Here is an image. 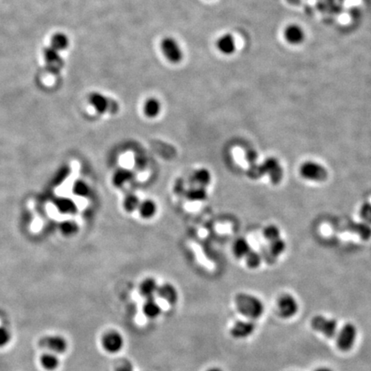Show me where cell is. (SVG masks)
I'll return each mask as SVG.
<instances>
[{
	"mask_svg": "<svg viewBox=\"0 0 371 371\" xmlns=\"http://www.w3.org/2000/svg\"><path fill=\"white\" fill-rule=\"evenodd\" d=\"M234 305L241 315L252 321L260 318L265 312L263 301L251 294H238L234 297Z\"/></svg>",
	"mask_w": 371,
	"mask_h": 371,
	"instance_id": "1",
	"label": "cell"
},
{
	"mask_svg": "<svg viewBox=\"0 0 371 371\" xmlns=\"http://www.w3.org/2000/svg\"><path fill=\"white\" fill-rule=\"evenodd\" d=\"M357 329L354 324H345L337 332V346L342 352H348L354 346L357 341Z\"/></svg>",
	"mask_w": 371,
	"mask_h": 371,
	"instance_id": "2",
	"label": "cell"
},
{
	"mask_svg": "<svg viewBox=\"0 0 371 371\" xmlns=\"http://www.w3.org/2000/svg\"><path fill=\"white\" fill-rule=\"evenodd\" d=\"M311 327L327 338H334L338 332V321L324 316H316L311 320Z\"/></svg>",
	"mask_w": 371,
	"mask_h": 371,
	"instance_id": "3",
	"label": "cell"
},
{
	"mask_svg": "<svg viewBox=\"0 0 371 371\" xmlns=\"http://www.w3.org/2000/svg\"><path fill=\"white\" fill-rule=\"evenodd\" d=\"M161 50L165 58L172 64H178L183 59L181 46L172 37H165L161 42Z\"/></svg>",
	"mask_w": 371,
	"mask_h": 371,
	"instance_id": "4",
	"label": "cell"
},
{
	"mask_svg": "<svg viewBox=\"0 0 371 371\" xmlns=\"http://www.w3.org/2000/svg\"><path fill=\"white\" fill-rule=\"evenodd\" d=\"M89 104L99 114H105L107 112L115 113L118 111V104L115 100L107 97L102 93L92 92L89 95Z\"/></svg>",
	"mask_w": 371,
	"mask_h": 371,
	"instance_id": "5",
	"label": "cell"
},
{
	"mask_svg": "<svg viewBox=\"0 0 371 371\" xmlns=\"http://www.w3.org/2000/svg\"><path fill=\"white\" fill-rule=\"evenodd\" d=\"M299 172L301 177L312 182H322L327 177V170L314 162H306L301 164Z\"/></svg>",
	"mask_w": 371,
	"mask_h": 371,
	"instance_id": "6",
	"label": "cell"
},
{
	"mask_svg": "<svg viewBox=\"0 0 371 371\" xmlns=\"http://www.w3.org/2000/svg\"><path fill=\"white\" fill-rule=\"evenodd\" d=\"M125 345V340L122 334L118 331L112 330L105 332L102 337V346L107 352L115 354L122 350Z\"/></svg>",
	"mask_w": 371,
	"mask_h": 371,
	"instance_id": "7",
	"label": "cell"
},
{
	"mask_svg": "<svg viewBox=\"0 0 371 371\" xmlns=\"http://www.w3.org/2000/svg\"><path fill=\"white\" fill-rule=\"evenodd\" d=\"M278 310L282 318H292L298 312V301L292 295L284 294L278 300Z\"/></svg>",
	"mask_w": 371,
	"mask_h": 371,
	"instance_id": "8",
	"label": "cell"
},
{
	"mask_svg": "<svg viewBox=\"0 0 371 371\" xmlns=\"http://www.w3.org/2000/svg\"><path fill=\"white\" fill-rule=\"evenodd\" d=\"M43 57L46 68L48 73H52L53 75L60 73L64 67V63L61 56L59 55V52L49 46L44 48Z\"/></svg>",
	"mask_w": 371,
	"mask_h": 371,
	"instance_id": "9",
	"label": "cell"
},
{
	"mask_svg": "<svg viewBox=\"0 0 371 371\" xmlns=\"http://www.w3.org/2000/svg\"><path fill=\"white\" fill-rule=\"evenodd\" d=\"M40 346L48 349L53 353L62 354L66 352L68 343L66 340L60 335H49L45 336L39 342Z\"/></svg>",
	"mask_w": 371,
	"mask_h": 371,
	"instance_id": "10",
	"label": "cell"
},
{
	"mask_svg": "<svg viewBox=\"0 0 371 371\" xmlns=\"http://www.w3.org/2000/svg\"><path fill=\"white\" fill-rule=\"evenodd\" d=\"M256 329V325L252 320L249 321H238L230 328L232 337L238 340L249 338Z\"/></svg>",
	"mask_w": 371,
	"mask_h": 371,
	"instance_id": "11",
	"label": "cell"
},
{
	"mask_svg": "<svg viewBox=\"0 0 371 371\" xmlns=\"http://www.w3.org/2000/svg\"><path fill=\"white\" fill-rule=\"evenodd\" d=\"M261 175H268L274 183H279L283 178V170L279 162L274 158H268L260 166Z\"/></svg>",
	"mask_w": 371,
	"mask_h": 371,
	"instance_id": "12",
	"label": "cell"
},
{
	"mask_svg": "<svg viewBox=\"0 0 371 371\" xmlns=\"http://www.w3.org/2000/svg\"><path fill=\"white\" fill-rule=\"evenodd\" d=\"M284 37L286 42L290 44H301L305 42V32L301 26L297 24H290L285 28Z\"/></svg>",
	"mask_w": 371,
	"mask_h": 371,
	"instance_id": "13",
	"label": "cell"
},
{
	"mask_svg": "<svg viewBox=\"0 0 371 371\" xmlns=\"http://www.w3.org/2000/svg\"><path fill=\"white\" fill-rule=\"evenodd\" d=\"M217 48L224 55H231L237 51V42L230 33H225L218 38Z\"/></svg>",
	"mask_w": 371,
	"mask_h": 371,
	"instance_id": "14",
	"label": "cell"
},
{
	"mask_svg": "<svg viewBox=\"0 0 371 371\" xmlns=\"http://www.w3.org/2000/svg\"><path fill=\"white\" fill-rule=\"evenodd\" d=\"M157 296L167 301L168 305H175L178 301V292L176 287L171 284H163L158 286Z\"/></svg>",
	"mask_w": 371,
	"mask_h": 371,
	"instance_id": "15",
	"label": "cell"
},
{
	"mask_svg": "<svg viewBox=\"0 0 371 371\" xmlns=\"http://www.w3.org/2000/svg\"><path fill=\"white\" fill-rule=\"evenodd\" d=\"M158 286L156 283V279L153 278H147L143 280L140 286V292L141 296L145 298H153L156 296L158 290Z\"/></svg>",
	"mask_w": 371,
	"mask_h": 371,
	"instance_id": "16",
	"label": "cell"
},
{
	"mask_svg": "<svg viewBox=\"0 0 371 371\" xmlns=\"http://www.w3.org/2000/svg\"><path fill=\"white\" fill-rule=\"evenodd\" d=\"M143 313L148 318L156 319L161 315L162 308L154 297L146 299V301L143 305Z\"/></svg>",
	"mask_w": 371,
	"mask_h": 371,
	"instance_id": "17",
	"label": "cell"
},
{
	"mask_svg": "<svg viewBox=\"0 0 371 371\" xmlns=\"http://www.w3.org/2000/svg\"><path fill=\"white\" fill-rule=\"evenodd\" d=\"M69 43V38L64 33H56L51 38L50 47L58 52H61L68 48Z\"/></svg>",
	"mask_w": 371,
	"mask_h": 371,
	"instance_id": "18",
	"label": "cell"
},
{
	"mask_svg": "<svg viewBox=\"0 0 371 371\" xmlns=\"http://www.w3.org/2000/svg\"><path fill=\"white\" fill-rule=\"evenodd\" d=\"M161 112V104L156 98H150L144 105V113L149 118H155Z\"/></svg>",
	"mask_w": 371,
	"mask_h": 371,
	"instance_id": "19",
	"label": "cell"
},
{
	"mask_svg": "<svg viewBox=\"0 0 371 371\" xmlns=\"http://www.w3.org/2000/svg\"><path fill=\"white\" fill-rule=\"evenodd\" d=\"M138 210L140 212V215L143 218L149 219V218H152L156 214L157 207H156V203L153 200L147 199V200H145L142 203H140Z\"/></svg>",
	"mask_w": 371,
	"mask_h": 371,
	"instance_id": "20",
	"label": "cell"
},
{
	"mask_svg": "<svg viewBox=\"0 0 371 371\" xmlns=\"http://www.w3.org/2000/svg\"><path fill=\"white\" fill-rule=\"evenodd\" d=\"M55 207L63 214H73L77 211L75 203L68 198H57L55 200Z\"/></svg>",
	"mask_w": 371,
	"mask_h": 371,
	"instance_id": "21",
	"label": "cell"
},
{
	"mask_svg": "<svg viewBox=\"0 0 371 371\" xmlns=\"http://www.w3.org/2000/svg\"><path fill=\"white\" fill-rule=\"evenodd\" d=\"M41 364L47 370H54L59 367V357H57L53 352L45 353L41 357Z\"/></svg>",
	"mask_w": 371,
	"mask_h": 371,
	"instance_id": "22",
	"label": "cell"
},
{
	"mask_svg": "<svg viewBox=\"0 0 371 371\" xmlns=\"http://www.w3.org/2000/svg\"><path fill=\"white\" fill-rule=\"evenodd\" d=\"M250 251H251L250 246L245 239L240 238L234 242L233 245V254L238 259L245 258Z\"/></svg>",
	"mask_w": 371,
	"mask_h": 371,
	"instance_id": "23",
	"label": "cell"
},
{
	"mask_svg": "<svg viewBox=\"0 0 371 371\" xmlns=\"http://www.w3.org/2000/svg\"><path fill=\"white\" fill-rule=\"evenodd\" d=\"M132 177L131 172L126 170H120L116 171L115 175L113 176V183L115 187H122L123 185L126 184Z\"/></svg>",
	"mask_w": 371,
	"mask_h": 371,
	"instance_id": "24",
	"label": "cell"
},
{
	"mask_svg": "<svg viewBox=\"0 0 371 371\" xmlns=\"http://www.w3.org/2000/svg\"><path fill=\"white\" fill-rule=\"evenodd\" d=\"M193 180L200 187H206L212 181V176L209 171L206 168H200L193 174Z\"/></svg>",
	"mask_w": 371,
	"mask_h": 371,
	"instance_id": "25",
	"label": "cell"
},
{
	"mask_svg": "<svg viewBox=\"0 0 371 371\" xmlns=\"http://www.w3.org/2000/svg\"><path fill=\"white\" fill-rule=\"evenodd\" d=\"M187 196L191 200L199 201L204 200L205 198H207V194L204 187L198 186V187L188 190Z\"/></svg>",
	"mask_w": 371,
	"mask_h": 371,
	"instance_id": "26",
	"label": "cell"
},
{
	"mask_svg": "<svg viewBox=\"0 0 371 371\" xmlns=\"http://www.w3.org/2000/svg\"><path fill=\"white\" fill-rule=\"evenodd\" d=\"M140 204V199H139L137 196L131 194V195H128L125 198L123 206H124V208H125L126 212H131L138 209Z\"/></svg>",
	"mask_w": 371,
	"mask_h": 371,
	"instance_id": "27",
	"label": "cell"
},
{
	"mask_svg": "<svg viewBox=\"0 0 371 371\" xmlns=\"http://www.w3.org/2000/svg\"><path fill=\"white\" fill-rule=\"evenodd\" d=\"M73 193L79 197H85L89 193V187L83 181H77L73 187Z\"/></svg>",
	"mask_w": 371,
	"mask_h": 371,
	"instance_id": "28",
	"label": "cell"
},
{
	"mask_svg": "<svg viewBox=\"0 0 371 371\" xmlns=\"http://www.w3.org/2000/svg\"><path fill=\"white\" fill-rule=\"evenodd\" d=\"M78 227L77 223H74L73 221H64L63 223H60L59 225V229L61 231L62 234L64 235H72L75 234L78 231Z\"/></svg>",
	"mask_w": 371,
	"mask_h": 371,
	"instance_id": "29",
	"label": "cell"
},
{
	"mask_svg": "<svg viewBox=\"0 0 371 371\" xmlns=\"http://www.w3.org/2000/svg\"><path fill=\"white\" fill-rule=\"evenodd\" d=\"M246 258V263L248 266L250 268H256L260 265L261 262V257L260 254L256 252L250 251L249 254H247Z\"/></svg>",
	"mask_w": 371,
	"mask_h": 371,
	"instance_id": "30",
	"label": "cell"
},
{
	"mask_svg": "<svg viewBox=\"0 0 371 371\" xmlns=\"http://www.w3.org/2000/svg\"><path fill=\"white\" fill-rule=\"evenodd\" d=\"M285 244L282 240L277 239V240L271 242L270 246V251L274 256H279L285 251Z\"/></svg>",
	"mask_w": 371,
	"mask_h": 371,
	"instance_id": "31",
	"label": "cell"
},
{
	"mask_svg": "<svg viewBox=\"0 0 371 371\" xmlns=\"http://www.w3.org/2000/svg\"><path fill=\"white\" fill-rule=\"evenodd\" d=\"M263 234L265 239L270 242L279 239V229L276 226H268L264 229Z\"/></svg>",
	"mask_w": 371,
	"mask_h": 371,
	"instance_id": "32",
	"label": "cell"
},
{
	"mask_svg": "<svg viewBox=\"0 0 371 371\" xmlns=\"http://www.w3.org/2000/svg\"><path fill=\"white\" fill-rule=\"evenodd\" d=\"M11 332L5 327H0V347L6 346L11 341Z\"/></svg>",
	"mask_w": 371,
	"mask_h": 371,
	"instance_id": "33",
	"label": "cell"
},
{
	"mask_svg": "<svg viewBox=\"0 0 371 371\" xmlns=\"http://www.w3.org/2000/svg\"><path fill=\"white\" fill-rule=\"evenodd\" d=\"M361 215L363 219L371 223V204L363 205L361 209Z\"/></svg>",
	"mask_w": 371,
	"mask_h": 371,
	"instance_id": "34",
	"label": "cell"
},
{
	"mask_svg": "<svg viewBox=\"0 0 371 371\" xmlns=\"http://www.w3.org/2000/svg\"><path fill=\"white\" fill-rule=\"evenodd\" d=\"M115 371H133V368H132V366L129 363H123V364L118 366Z\"/></svg>",
	"mask_w": 371,
	"mask_h": 371,
	"instance_id": "35",
	"label": "cell"
},
{
	"mask_svg": "<svg viewBox=\"0 0 371 371\" xmlns=\"http://www.w3.org/2000/svg\"><path fill=\"white\" fill-rule=\"evenodd\" d=\"M314 371H333L332 368H328V367H320V368H316Z\"/></svg>",
	"mask_w": 371,
	"mask_h": 371,
	"instance_id": "36",
	"label": "cell"
},
{
	"mask_svg": "<svg viewBox=\"0 0 371 371\" xmlns=\"http://www.w3.org/2000/svg\"><path fill=\"white\" fill-rule=\"evenodd\" d=\"M207 371H223V369H221L220 368H218V367H212V368H210L207 369Z\"/></svg>",
	"mask_w": 371,
	"mask_h": 371,
	"instance_id": "37",
	"label": "cell"
}]
</instances>
